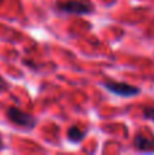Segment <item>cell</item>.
<instances>
[{
	"instance_id": "cell-1",
	"label": "cell",
	"mask_w": 154,
	"mask_h": 155,
	"mask_svg": "<svg viewBox=\"0 0 154 155\" xmlns=\"http://www.w3.org/2000/svg\"><path fill=\"white\" fill-rule=\"evenodd\" d=\"M56 8L65 14L86 15L94 11V5L90 0H63L56 4Z\"/></svg>"
},
{
	"instance_id": "cell-2",
	"label": "cell",
	"mask_w": 154,
	"mask_h": 155,
	"mask_svg": "<svg viewBox=\"0 0 154 155\" xmlns=\"http://www.w3.org/2000/svg\"><path fill=\"white\" fill-rule=\"evenodd\" d=\"M7 117L14 125L23 129H33L35 127V118L19 107L11 106L7 109Z\"/></svg>"
},
{
	"instance_id": "cell-3",
	"label": "cell",
	"mask_w": 154,
	"mask_h": 155,
	"mask_svg": "<svg viewBox=\"0 0 154 155\" xmlns=\"http://www.w3.org/2000/svg\"><path fill=\"white\" fill-rule=\"evenodd\" d=\"M104 87L109 91V93L115 94L119 97H136L141 94V88L136 86L128 84L126 82H116V80H106L104 83Z\"/></svg>"
},
{
	"instance_id": "cell-4",
	"label": "cell",
	"mask_w": 154,
	"mask_h": 155,
	"mask_svg": "<svg viewBox=\"0 0 154 155\" xmlns=\"http://www.w3.org/2000/svg\"><path fill=\"white\" fill-rule=\"evenodd\" d=\"M134 147L142 153H154V135L149 132H138L134 137Z\"/></svg>"
},
{
	"instance_id": "cell-5",
	"label": "cell",
	"mask_w": 154,
	"mask_h": 155,
	"mask_svg": "<svg viewBox=\"0 0 154 155\" xmlns=\"http://www.w3.org/2000/svg\"><path fill=\"white\" fill-rule=\"evenodd\" d=\"M85 135H86V132H85L83 129L74 125L67 131V139L72 143H79L85 139Z\"/></svg>"
},
{
	"instance_id": "cell-6",
	"label": "cell",
	"mask_w": 154,
	"mask_h": 155,
	"mask_svg": "<svg viewBox=\"0 0 154 155\" xmlns=\"http://www.w3.org/2000/svg\"><path fill=\"white\" fill-rule=\"evenodd\" d=\"M142 113H143V117L146 118V120L154 121V107L153 106H145Z\"/></svg>"
},
{
	"instance_id": "cell-7",
	"label": "cell",
	"mask_w": 154,
	"mask_h": 155,
	"mask_svg": "<svg viewBox=\"0 0 154 155\" xmlns=\"http://www.w3.org/2000/svg\"><path fill=\"white\" fill-rule=\"evenodd\" d=\"M7 88H8V83L5 82L4 78L0 75V93H2V91H4V90H7Z\"/></svg>"
},
{
	"instance_id": "cell-8",
	"label": "cell",
	"mask_w": 154,
	"mask_h": 155,
	"mask_svg": "<svg viewBox=\"0 0 154 155\" xmlns=\"http://www.w3.org/2000/svg\"><path fill=\"white\" fill-rule=\"evenodd\" d=\"M3 148H4V143H3V139L0 136V150H3Z\"/></svg>"
}]
</instances>
